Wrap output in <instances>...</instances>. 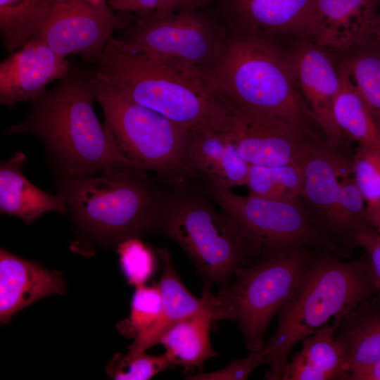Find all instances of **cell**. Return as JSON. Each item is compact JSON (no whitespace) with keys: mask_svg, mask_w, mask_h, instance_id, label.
<instances>
[{"mask_svg":"<svg viewBox=\"0 0 380 380\" xmlns=\"http://www.w3.org/2000/svg\"><path fill=\"white\" fill-rule=\"evenodd\" d=\"M96 79L93 70L70 65L53 89L31 102L25 119L5 134L39 138L53 175H91L123 167L94 110Z\"/></svg>","mask_w":380,"mask_h":380,"instance_id":"cell-1","label":"cell"},{"mask_svg":"<svg viewBox=\"0 0 380 380\" xmlns=\"http://www.w3.org/2000/svg\"><path fill=\"white\" fill-rule=\"evenodd\" d=\"M330 250L315 253L297 288L279 310L278 327L264 343L265 379H281L293 348L332 326L365 300L377 294L367 256L343 261Z\"/></svg>","mask_w":380,"mask_h":380,"instance_id":"cell-2","label":"cell"},{"mask_svg":"<svg viewBox=\"0 0 380 380\" xmlns=\"http://www.w3.org/2000/svg\"><path fill=\"white\" fill-rule=\"evenodd\" d=\"M208 84L238 107L274 118L310 139H322L296 89L288 53L262 36H229Z\"/></svg>","mask_w":380,"mask_h":380,"instance_id":"cell-3","label":"cell"},{"mask_svg":"<svg viewBox=\"0 0 380 380\" xmlns=\"http://www.w3.org/2000/svg\"><path fill=\"white\" fill-rule=\"evenodd\" d=\"M53 175L73 227L91 241L117 248L152 232L161 187L146 172L120 167L91 175Z\"/></svg>","mask_w":380,"mask_h":380,"instance_id":"cell-4","label":"cell"},{"mask_svg":"<svg viewBox=\"0 0 380 380\" xmlns=\"http://www.w3.org/2000/svg\"><path fill=\"white\" fill-rule=\"evenodd\" d=\"M96 101L103 109L105 130L120 165L153 172L166 186L186 184L196 177L188 152L190 128L134 102L98 77Z\"/></svg>","mask_w":380,"mask_h":380,"instance_id":"cell-5","label":"cell"},{"mask_svg":"<svg viewBox=\"0 0 380 380\" xmlns=\"http://www.w3.org/2000/svg\"><path fill=\"white\" fill-rule=\"evenodd\" d=\"M93 70L130 100L188 128L215 117L224 105L207 84L127 50L114 37Z\"/></svg>","mask_w":380,"mask_h":380,"instance_id":"cell-6","label":"cell"},{"mask_svg":"<svg viewBox=\"0 0 380 380\" xmlns=\"http://www.w3.org/2000/svg\"><path fill=\"white\" fill-rule=\"evenodd\" d=\"M186 184L161 187L152 232L177 243L201 276L204 287H224L246 265L232 217L218 213L205 196Z\"/></svg>","mask_w":380,"mask_h":380,"instance_id":"cell-7","label":"cell"},{"mask_svg":"<svg viewBox=\"0 0 380 380\" xmlns=\"http://www.w3.org/2000/svg\"><path fill=\"white\" fill-rule=\"evenodd\" d=\"M315 252L296 248L236 269L234 281L215 295L213 322H237L249 353L262 350L269 323L295 291Z\"/></svg>","mask_w":380,"mask_h":380,"instance_id":"cell-8","label":"cell"},{"mask_svg":"<svg viewBox=\"0 0 380 380\" xmlns=\"http://www.w3.org/2000/svg\"><path fill=\"white\" fill-rule=\"evenodd\" d=\"M341 145L322 139L310 146L304 161L300 200L314 226L337 249L357 246L358 236L373 228L353 178V158Z\"/></svg>","mask_w":380,"mask_h":380,"instance_id":"cell-9","label":"cell"},{"mask_svg":"<svg viewBox=\"0 0 380 380\" xmlns=\"http://www.w3.org/2000/svg\"><path fill=\"white\" fill-rule=\"evenodd\" d=\"M216 9L151 14L129 26L117 42L193 79L208 84L228 35ZM209 86V85H208Z\"/></svg>","mask_w":380,"mask_h":380,"instance_id":"cell-10","label":"cell"},{"mask_svg":"<svg viewBox=\"0 0 380 380\" xmlns=\"http://www.w3.org/2000/svg\"><path fill=\"white\" fill-rule=\"evenodd\" d=\"M206 196L232 219L246 265L258 263L296 248L336 251L331 241L311 222L301 200L281 202L241 196L208 180Z\"/></svg>","mask_w":380,"mask_h":380,"instance_id":"cell-11","label":"cell"},{"mask_svg":"<svg viewBox=\"0 0 380 380\" xmlns=\"http://www.w3.org/2000/svg\"><path fill=\"white\" fill-rule=\"evenodd\" d=\"M125 26L126 19L110 8L86 0H49L31 39L43 42L63 57L77 55L95 63L114 31Z\"/></svg>","mask_w":380,"mask_h":380,"instance_id":"cell-12","label":"cell"},{"mask_svg":"<svg viewBox=\"0 0 380 380\" xmlns=\"http://www.w3.org/2000/svg\"><path fill=\"white\" fill-rule=\"evenodd\" d=\"M227 102V122L232 138L239 153L249 165L270 167L302 163L312 144L318 141L274 118Z\"/></svg>","mask_w":380,"mask_h":380,"instance_id":"cell-13","label":"cell"},{"mask_svg":"<svg viewBox=\"0 0 380 380\" xmlns=\"http://www.w3.org/2000/svg\"><path fill=\"white\" fill-rule=\"evenodd\" d=\"M287 53L296 89L311 118L326 141L341 144L343 139L333 110L341 87L338 67L312 41H304Z\"/></svg>","mask_w":380,"mask_h":380,"instance_id":"cell-14","label":"cell"},{"mask_svg":"<svg viewBox=\"0 0 380 380\" xmlns=\"http://www.w3.org/2000/svg\"><path fill=\"white\" fill-rule=\"evenodd\" d=\"M228 103L215 117L189 129V156L196 174L226 189L246 184L249 164L239 153L227 122Z\"/></svg>","mask_w":380,"mask_h":380,"instance_id":"cell-15","label":"cell"},{"mask_svg":"<svg viewBox=\"0 0 380 380\" xmlns=\"http://www.w3.org/2000/svg\"><path fill=\"white\" fill-rule=\"evenodd\" d=\"M66 58L43 42L30 39L0 64V103L8 109L18 102L33 101L46 91V85L69 70Z\"/></svg>","mask_w":380,"mask_h":380,"instance_id":"cell-16","label":"cell"},{"mask_svg":"<svg viewBox=\"0 0 380 380\" xmlns=\"http://www.w3.org/2000/svg\"><path fill=\"white\" fill-rule=\"evenodd\" d=\"M379 0H314L312 42L326 49L352 51L380 42Z\"/></svg>","mask_w":380,"mask_h":380,"instance_id":"cell-17","label":"cell"},{"mask_svg":"<svg viewBox=\"0 0 380 380\" xmlns=\"http://www.w3.org/2000/svg\"><path fill=\"white\" fill-rule=\"evenodd\" d=\"M224 22L247 33L312 37L314 0H212Z\"/></svg>","mask_w":380,"mask_h":380,"instance_id":"cell-18","label":"cell"},{"mask_svg":"<svg viewBox=\"0 0 380 380\" xmlns=\"http://www.w3.org/2000/svg\"><path fill=\"white\" fill-rule=\"evenodd\" d=\"M63 274L0 249V322L51 295L65 291Z\"/></svg>","mask_w":380,"mask_h":380,"instance_id":"cell-19","label":"cell"},{"mask_svg":"<svg viewBox=\"0 0 380 380\" xmlns=\"http://www.w3.org/2000/svg\"><path fill=\"white\" fill-rule=\"evenodd\" d=\"M157 253L163 270L158 284L162 298L161 311L157 320L134 338L129 350L145 351L158 344L163 333L172 324L203 308L214 306L215 295L210 289L204 287L201 298L187 290L175 271L167 248H158Z\"/></svg>","mask_w":380,"mask_h":380,"instance_id":"cell-20","label":"cell"},{"mask_svg":"<svg viewBox=\"0 0 380 380\" xmlns=\"http://www.w3.org/2000/svg\"><path fill=\"white\" fill-rule=\"evenodd\" d=\"M26 156L16 152L0 164V212L33 223L45 213L55 211L67 214L63 198L53 196L39 189L23 175L22 165Z\"/></svg>","mask_w":380,"mask_h":380,"instance_id":"cell-21","label":"cell"},{"mask_svg":"<svg viewBox=\"0 0 380 380\" xmlns=\"http://www.w3.org/2000/svg\"><path fill=\"white\" fill-rule=\"evenodd\" d=\"M373 298L365 300L350 312L336 331L346 374L380 359V299Z\"/></svg>","mask_w":380,"mask_h":380,"instance_id":"cell-22","label":"cell"},{"mask_svg":"<svg viewBox=\"0 0 380 380\" xmlns=\"http://www.w3.org/2000/svg\"><path fill=\"white\" fill-rule=\"evenodd\" d=\"M213 306L205 307L170 326L161 335L158 343L173 365L187 370L201 369L204 362L215 356L209 331Z\"/></svg>","mask_w":380,"mask_h":380,"instance_id":"cell-23","label":"cell"},{"mask_svg":"<svg viewBox=\"0 0 380 380\" xmlns=\"http://www.w3.org/2000/svg\"><path fill=\"white\" fill-rule=\"evenodd\" d=\"M338 70L341 87L333 110L343 139L380 148V125L345 70L340 65Z\"/></svg>","mask_w":380,"mask_h":380,"instance_id":"cell-24","label":"cell"},{"mask_svg":"<svg viewBox=\"0 0 380 380\" xmlns=\"http://www.w3.org/2000/svg\"><path fill=\"white\" fill-rule=\"evenodd\" d=\"M303 183L304 162L270 167L249 165L245 186L250 196L276 201L296 202L300 200Z\"/></svg>","mask_w":380,"mask_h":380,"instance_id":"cell-25","label":"cell"},{"mask_svg":"<svg viewBox=\"0 0 380 380\" xmlns=\"http://www.w3.org/2000/svg\"><path fill=\"white\" fill-rule=\"evenodd\" d=\"M350 51L339 65L380 125V42H372Z\"/></svg>","mask_w":380,"mask_h":380,"instance_id":"cell-26","label":"cell"},{"mask_svg":"<svg viewBox=\"0 0 380 380\" xmlns=\"http://www.w3.org/2000/svg\"><path fill=\"white\" fill-rule=\"evenodd\" d=\"M49 0H0V33L6 50L22 48L34 34Z\"/></svg>","mask_w":380,"mask_h":380,"instance_id":"cell-27","label":"cell"},{"mask_svg":"<svg viewBox=\"0 0 380 380\" xmlns=\"http://www.w3.org/2000/svg\"><path fill=\"white\" fill-rule=\"evenodd\" d=\"M338 327L324 328L305 338L298 353L306 361L330 374L333 379H343L346 374L345 357L334 337Z\"/></svg>","mask_w":380,"mask_h":380,"instance_id":"cell-28","label":"cell"},{"mask_svg":"<svg viewBox=\"0 0 380 380\" xmlns=\"http://www.w3.org/2000/svg\"><path fill=\"white\" fill-rule=\"evenodd\" d=\"M352 172L370 222L380 205V148L358 145L353 158Z\"/></svg>","mask_w":380,"mask_h":380,"instance_id":"cell-29","label":"cell"},{"mask_svg":"<svg viewBox=\"0 0 380 380\" xmlns=\"http://www.w3.org/2000/svg\"><path fill=\"white\" fill-rule=\"evenodd\" d=\"M175 365L165 353L153 355L145 351L117 353L106 366V373L115 380H148Z\"/></svg>","mask_w":380,"mask_h":380,"instance_id":"cell-30","label":"cell"},{"mask_svg":"<svg viewBox=\"0 0 380 380\" xmlns=\"http://www.w3.org/2000/svg\"><path fill=\"white\" fill-rule=\"evenodd\" d=\"M161 306L158 284L137 287L131 301L129 316L117 324L118 331L125 337L135 338L157 320Z\"/></svg>","mask_w":380,"mask_h":380,"instance_id":"cell-31","label":"cell"},{"mask_svg":"<svg viewBox=\"0 0 380 380\" xmlns=\"http://www.w3.org/2000/svg\"><path fill=\"white\" fill-rule=\"evenodd\" d=\"M121 270L127 282L136 287L144 285L153 274L156 256L140 238H131L116 248Z\"/></svg>","mask_w":380,"mask_h":380,"instance_id":"cell-32","label":"cell"},{"mask_svg":"<svg viewBox=\"0 0 380 380\" xmlns=\"http://www.w3.org/2000/svg\"><path fill=\"white\" fill-rule=\"evenodd\" d=\"M265 363V351L251 352L244 358L235 360L222 369L188 374L185 379L189 380H244L259 366Z\"/></svg>","mask_w":380,"mask_h":380,"instance_id":"cell-33","label":"cell"},{"mask_svg":"<svg viewBox=\"0 0 380 380\" xmlns=\"http://www.w3.org/2000/svg\"><path fill=\"white\" fill-rule=\"evenodd\" d=\"M281 380H329L333 379L328 373L306 361L296 353L289 361Z\"/></svg>","mask_w":380,"mask_h":380,"instance_id":"cell-34","label":"cell"},{"mask_svg":"<svg viewBox=\"0 0 380 380\" xmlns=\"http://www.w3.org/2000/svg\"><path fill=\"white\" fill-rule=\"evenodd\" d=\"M357 246L366 252L380 299V233L374 228L364 232L357 239Z\"/></svg>","mask_w":380,"mask_h":380,"instance_id":"cell-35","label":"cell"},{"mask_svg":"<svg viewBox=\"0 0 380 380\" xmlns=\"http://www.w3.org/2000/svg\"><path fill=\"white\" fill-rule=\"evenodd\" d=\"M161 0H108V3L112 10L121 12H134L141 18L153 13Z\"/></svg>","mask_w":380,"mask_h":380,"instance_id":"cell-36","label":"cell"},{"mask_svg":"<svg viewBox=\"0 0 380 380\" xmlns=\"http://www.w3.org/2000/svg\"><path fill=\"white\" fill-rule=\"evenodd\" d=\"M212 0H161L156 11L151 13L157 16L201 9Z\"/></svg>","mask_w":380,"mask_h":380,"instance_id":"cell-37","label":"cell"},{"mask_svg":"<svg viewBox=\"0 0 380 380\" xmlns=\"http://www.w3.org/2000/svg\"><path fill=\"white\" fill-rule=\"evenodd\" d=\"M347 380H380V359L367 365L350 370L344 377Z\"/></svg>","mask_w":380,"mask_h":380,"instance_id":"cell-38","label":"cell"},{"mask_svg":"<svg viewBox=\"0 0 380 380\" xmlns=\"http://www.w3.org/2000/svg\"><path fill=\"white\" fill-rule=\"evenodd\" d=\"M370 223L372 227L380 233V205L376 214L371 219Z\"/></svg>","mask_w":380,"mask_h":380,"instance_id":"cell-39","label":"cell"},{"mask_svg":"<svg viewBox=\"0 0 380 380\" xmlns=\"http://www.w3.org/2000/svg\"><path fill=\"white\" fill-rule=\"evenodd\" d=\"M92 5L101 8H110L107 3L108 0H86Z\"/></svg>","mask_w":380,"mask_h":380,"instance_id":"cell-40","label":"cell"},{"mask_svg":"<svg viewBox=\"0 0 380 380\" xmlns=\"http://www.w3.org/2000/svg\"><path fill=\"white\" fill-rule=\"evenodd\" d=\"M379 25H380V0L379 1Z\"/></svg>","mask_w":380,"mask_h":380,"instance_id":"cell-41","label":"cell"}]
</instances>
